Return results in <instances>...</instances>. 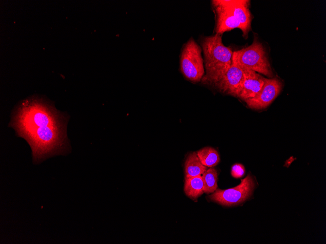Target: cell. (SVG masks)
<instances>
[{"label": "cell", "instance_id": "obj_1", "mask_svg": "<svg viewBox=\"0 0 326 244\" xmlns=\"http://www.w3.org/2000/svg\"><path fill=\"white\" fill-rule=\"evenodd\" d=\"M66 123L54 108L34 98L26 100L18 108L12 127L18 136L28 142L33 161L38 163L51 156L69 151Z\"/></svg>", "mask_w": 326, "mask_h": 244}, {"label": "cell", "instance_id": "obj_15", "mask_svg": "<svg viewBox=\"0 0 326 244\" xmlns=\"http://www.w3.org/2000/svg\"><path fill=\"white\" fill-rule=\"evenodd\" d=\"M244 172V167L241 164H236L232 167L231 173L234 178H238L243 177Z\"/></svg>", "mask_w": 326, "mask_h": 244}, {"label": "cell", "instance_id": "obj_5", "mask_svg": "<svg viewBox=\"0 0 326 244\" xmlns=\"http://www.w3.org/2000/svg\"><path fill=\"white\" fill-rule=\"evenodd\" d=\"M254 185L253 178L248 174L236 187L225 190L217 188L209 198L223 206L237 205L243 203L251 195Z\"/></svg>", "mask_w": 326, "mask_h": 244}, {"label": "cell", "instance_id": "obj_9", "mask_svg": "<svg viewBox=\"0 0 326 244\" xmlns=\"http://www.w3.org/2000/svg\"><path fill=\"white\" fill-rule=\"evenodd\" d=\"M212 4L216 15V34L222 35L235 28L241 29L240 23L222 0H212Z\"/></svg>", "mask_w": 326, "mask_h": 244}, {"label": "cell", "instance_id": "obj_10", "mask_svg": "<svg viewBox=\"0 0 326 244\" xmlns=\"http://www.w3.org/2000/svg\"><path fill=\"white\" fill-rule=\"evenodd\" d=\"M243 68L245 78L238 97L244 101L256 95L262 88L265 77L254 71Z\"/></svg>", "mask_w": 326, "mask_h": 244}, {"label": "cell", "instance_id": "obj_4", "mask_svg": "<svg viewBox=\"0 0 326 244\" xmlns=\"http://www.w3.org/2000/svg\"><path fill=\"white\" fill-rule=\"evenodd\" d=\"M202 49L193 38L183 45L180 55V70L188 80L197 82L201 81L204 74Z\"/></svg>", "mask_w": 326, "mask_h": 244}, {"label": "cell", "instance_id": "obj_2", "mask_svg": "<svg viewBox=\"0 0 326 244\" xmlns=\"http://www.w3.org/2000/svg\"><path fill=\"white\" fill-rule=\"evenodd\" d=\"M204 56L205 74L201 81L212 85L228 70L232 61L233 52L225 46L221 35L204 38L201 41Z\"/></svg>", "mask_w": 326, "mask_h": 244}, {"label": "cell", "instance_id": "obj_14", "mask_svg": "<svg viewBox=\"0 0 326 244\" xmlns=\"http://www.w3.org/2000/svg\"><path fill=\"white\" fill-rule=\"evenodd\" d=\"M202 178L203 181V192L207 194L214 192L217 188V170L212 168L207 169L203 174Z\"/></svg>", "mask_w": 326, "mask_h": 244}, {"label": "cell", "instance_id": "obj_7", "mask_svg": "<svg viewBox=\"0 0 326 244\" xmlns=\"http://www.w3.org/2000/svg\"><path fill=\"white\" fill-rule=\"evenodd\" d=\"M283 84L278 78H265L260 91L252 98L244 100L247 106L252 109L260 110L268 107L280 93Z\"/></svg>", "mask_w": 326, "mask_h": 244}, {"label": "cell", "instance_id": "obj_11", "mask_svg": "<svg viewBox=\"0 0 326 244\" xmlns=\"http://www.w3.org/2000/svg\"><path fill=\"white\" fill-rule=\"evenodd\" d=\"M207 169V167L201 162L196 152L188 154L184 162L185 177L201 175Z\"/></svg>", "mask_w": 326, "mask_h": 244}, {"label": "cell", "instance_id": "obj_12", "mask_svg": "<svg viewBox=\"0 0 326 244\" xmlns=\"http://www.w3.org/2000/svg\"><path fill=\"white\" fill-rule=\"evenodd\" d=\"M203 181L201 175L185 177L184 191L185 194L193 199H197L203 193Z\"/></svg>", "mask_w": 326, "mask_h": 244}, {"label": "cell", "instance_id": "obj_8", "mask_svg": "<svg viewBox=\"0 0 326 244\" xmlns=\"http://www.w3.org/2000/svg\"><path fill=\"white\" fill-rule=\"evenodd\" d=\"M224 5L231 12L240 23L243 35L247 38L251 30L252 16L249 10V0H222Z\"/></svg>", "mask_w": 326, "mask_h": 244}, {"label": "cell", "instance_id": "obj_6", "mask_svg": "<svg viewBox=\"0 0 326 244\" xmlns=\"http://www.w3.org/2000/svg\"><path fill=\"white\" fill-rule=\"evenodd\" d=\"M244 78V69L231 61L227 72L212 85L222 93L238 97Z\"/></svg>", "mask_w": 326, "mask_h": 244}, {"label": "cell", "instance_id": "obj_13", "mask_svg": "<svg viewBox=\"0 0 326 244\" xmlns=\"http://www.w3.org/2000/svg\"><path fill=\"white\" fill-rule=\"evenodd\" d=\"M196 153L201 162L206 167H213L220 162L219 153L213 148L204 147L198 150Z\"/></svg>", "mask_w": 326, "mask_h": 244}, {"label": "cell", "instance_id": "obj_3", "mask_svg": "<svg viewBox=\"0 0 326 244\" xmlns=\"http://www.w3.org/2000/svg\"><path fill=\"white\" fill-rule=\"evenodd\" d=\"M232 61L243 68L258 72L268 77L273 76L265 49L255 36L250 45L233 52Z\"/></svg>", "mask_w": 326, "mask_h": 244}]
</instances>
